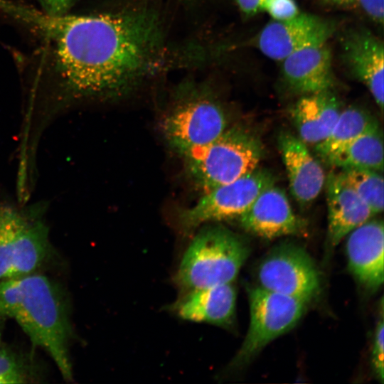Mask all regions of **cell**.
<instances>
[{
    "label": "cell",
    "instance_id": "6da1fadb",
    "mask_svg": "<svg viewBox=\"0 0 384 384\" xmlns=\"http://www.w3.org/2000/svg\"><path fill=\"white\" fill-rule=\"evenodd\" d=\"M11 13L49 38L55 73L75 96L121 95L161 65V21L145 9L69 16L13 5Z\"/></svg>",
    "mask_w": 384,
    "mask_h": 384
},
{
    "label": "cell",
    "instance_id": "7a4b0ae2",
    "mask_svg": "<svg viewBox=\"0 0 384 384\" xmlns=\"http://www.w3.org/2000/svg\"><path fill=\"white\" fill-rule=\"evenodd\" d=\"M0 314L14 319L33 344L45 350L67 380L71 326L65 300L48 277L31 273L0 282Z\"/></svg>",
    "mask_w": 384,
    "mask_h": 384
},
{
    "label": "cell",
    "instance_id": "3957f363",
    "mask_svg": "<svg viewBox=\"0 0 384 384\" xmlns=\"http://www.w3.org/2000/svg\"><path fill=\"white\" fill-rule=\"evenodd\" d=\"M249 253L247 242L235 233L222 226H206L185 251L174 282L185 292L232 283Z\"/></svg>",
    "mask_w": 384,
    "mask_h": 384
},
{
    "label": "cell",
    "instance_id": "277c9868",
    "mask_svg": "<svg viewBox=\"0 0 384 384\" xmlns=\"http://www.w3.org/2000/svg\"><path fill=\"white\" fill-rule=\"evenodd\" d=\"M263 151L255 134L235 127L227 128L214 141L183 158L191 178L205 193L252 172Z\"/></svg>",
    "mask_w": 384,
    "mask_h": 384
},
{
    "label": "cell",
    "instance_id": "5b68a950",
    "mask_svg": "<svg viewBox=\"0 0 384 384\" xmlns=\"http://www.w3.org/2000/svg\"><path fill=\"white\" fill-rule=\"evenodd\" d=\"M41 209L0 206V282L33 273L47 257L48 228Z\"/></svg>",
    "mask_w": 384,
    "mask_h": 384
},
{
    "label": "cell",
    "instance_id": "8992f818",
    "mask_svg": "<svg viewBox=\"0 0 384 384\" xmlns=\"http://www.w3.org/2000/svg\"><path fill=\"white\" fill-rule=\"evenodd\" d=\"M250 324L231 368L247 364L269 343L292 329L303 316L309 302L266 290L248 288Z\"/></svg>",
    "mask_w": 384,
    "mask_h": 384
},
{
    "label": "cell",
    "instance_id": "52a82bcc",
    "mask_svg": "<svg viewBox=\"0 0 384 384\" xmlns=\"http://www.w3.org/2000/svg\"><path fill=\"white\" fill-rule=\"evenodd\" d=\"M227 129L221 106L206 96L177 103L164 117L162 132L168 144L183 157L205 146Z\"/></svg>",
    "mask_w": 384,
    "mask_h": 384
},
{
    "label": "cell",
    "instance_id": "ba28073f",
    "mask_svg": "<svg viewBox=\"0 0 384 384\" xmlns=\"http://www.w3.org/2000/svg\"><path fill=\"white\" fill-rule=\"evenodd\" d=\"M275 178L267 170L252 172L204 193L191 208L179 215V224L186 232L201 225L239 218L258 195L274 184Z\"/></svg>",
    "mask_w": 384,
    "mask_h": 384
},
{
    "label": "cell",
    "instance_id": "9c48e42d",
    "mask_svg": "<svg viewBox=\"0 0 384 384\" xmlns=\"http://www.w3.org/2000/svg\"><path fill=\"white\" fill-rule=\"evenodd\" d=\"M258 286L309 302L319 292L320 278L309 254L298 245L282 244L260 262Z\"/></svg>",
    "mask_w": 384,
    "mask_h": 384
},
{
    "label": "cell",
    "instance_id": "30bf717a",
    "mask_svg": "<svg viewBox=\"0 0 384 384\" xmlns=\"http://www.w3.org/2000/svg\"><path fill=\"white\" fill-rule=\"evenodd\" d=\"M336 28L332 20L300 13L289 20H272L255 36L253 43L265 56L282 61L301 49L327 43Z\"/></svg>",
    "mask_w": 384,
    "mask_h": 384
},
{
    "label": "cell",
    "instance_id": "8fae6325",
    "mask_svg": "<svg viewBox=\"0 0 384 384\" xmlns=\"http://www.w3.org/2000/svg\"><path fill=\"white\" fill-rule=\"evenodd\" d=\"M341 58L348 71L368 89L383 112L384 46L367 28L348 29L341 38Z\"/></svg>",
    "mask_w": 384,
    "mask_h": 384
},
{
    "label": "cell",
    "instance_id": "7c38bea8",
    "mask_svg": "<svg viewBox=\"0 0 384 384\" xmlns=\"http://www.w3.org/2000/svg\"><path fill=\"white\" fill-rule=\"evenodd\" d=\"M238 218L243 229L267 240L301 235L306 229L305 220L294 213L284 190L274 184L263 190Z\"/></svg>",
    "mask_w": 384,
    "mask_h": 384
},
{
    "label": "cell",
    "instance_id": "4fadbf2b",
    "mask_svg": "<svg viewBox=\"0 0 384 384\" xmlns=\"http://www.w3.org/2000/svg\"><path fill=\"white\" fill-rule=\"evenodd\" d=\"M346 249L351 273L367 292H376L384 282L383 221L368 220L352 230Z\"/></svg>",
    "mask_w": 384,
    "mask_h": 384
},
{
    "label": "cell",
    "instance_id": "5bb4252c",
    "mask_svg": "<svg viewBox=\"0 0 384 384\" xmlns=\"http://www.w3.org/2000/svg\"><path fill=\"white\" fill-rule=\"evenodd\" d=\"M277 144L292 195L301 206L310 204L325 184L322 166L310 153L306 144L289 132L279 134Z\"/></svg>",
    "mask_w": 384,
    "mask_h": 384
},
{
    "label": "cell",
    "instance_id": "9a60e30c",
    "mask_svg": "<svg viewBox=\"0 0 384 384\" xmlns=\"http://www.w3.org/2000/svg\"><path fill=\"white\" fill-rule=\"evenodd\" d=\"M282 62V79L295 93L304 95L333 90L336 85L331 51L327 43L301 49Z\"/></svg>",
    "mask_w": 384,
    "mask_h": 384
},
{
    "label": "cell",
    "instance_id": "2e32d148",
    "mask_svg": "<svg viewBox=\"0 0 384 384\" xmlns=\"http://www.w3.org/2000/svg\"><path fill=\"white\" fill-rule=\"evenodd\" d=\"M325 184L328 208L327 244L333 249L373 214L341 172L330 173Z\"/></svg>",
    "mask_w": 384,
    "mask_h": 384
},
{
    "label": "cell",
    "instance_id": "e0dca14e",
    "mask_svg": "<svg viewBox=\"0 0 384 384\" xmlns=\"http://www.w3.org/2000/svg\"><path fill=\"white\" fill-rule=\"evenodd\" d=\"M235 305L236 292L228 283L186 291L171 309L186 321L228 328L234 321Z\"/></svg>",
    "mask_w": 384,
    "mask_h": 384
},
{
    "label": "cell",
    "instance_id": "ac0fdd59",
    "mask_svg": "<svg viewBox=\"0 0 384 384\" xmlns=\"http://www.w3.org/2000/svg\"><path fill=\"white\" fill-rule=\"evenodd\" d=\"M341 112L333 90L302 95L293 105L290 116L299 138L306 144H317L331 132Z\"/></svg>",
    "mask_w": 384,
    "mask_h": 384
},
{
    "label": "cell",
    "instance_id": "d6986e66",
    "mask_svg": "<svg viewBox=\"0 0 384 384\" xmlns=\"http://www.w3.org/2000/svg\"><path fill=\"white\" fill-rule=\"evenodd\" d=\"M326 163L341 169H368L383 173V142L379 126L352 140Z\"/></svg>",
    "mask_w": 384,
    "mask_h": 384
},
{
    "label": "cell",
    "instance_id": "ffe728a7",
    "mask_svg": "<svg viewBox=\"0 0 384 384\" xmlns=\"http://www.w3.org/2000/svg\"><path fill=\"white\" fill-rule=\"evenodd\" d=\"M379 126L366 110L349 107L341 110L328 137L316 145L318 155L327 162L341 148L366 132Z\"/></svg>",
    "mask_w": 384,
    "mask_h": 384
},
{
    "label": "cell",
    "instance_id": "44dd1931",
    "mask_svg": "<svg viewBox=\"0 0 384 384\" xmlns=\"http://www.w3.org/2000/svg\"><path fill=\"white\" fill-rule=\"evenodd\" d=\"M344 179L368 206L373 215L383 210V177L382 172L358 169H341Z\"/></svg>",
    "mask_w": 384,
    "mask_h": 384
},
{
    "label": "cell",
    "instance_id": "7402d4cb",
    "mask_svg": "<svg viewBox=\"0 0 384 384\" xmlns=\"http://www.w3.org/2000/svg\"><path fill=\"white\" fill-rule=\"evenodd\" d=\"M28 373L23 362L11 351L0 347V384L26 383Z\"/></svg>",
    "mask_w": 384,
    "mask_h": 384
},
{
    "label": "cell",
    "instance_id": "603a6c76",
    "mask_svg": "<svg viewBox=\"0 0 384 384\" xmlns=\"http://www.w3.org/2000/svg\"><path fill=\"white\" fill-rule=\"evenodd\" d=\"M384 321L383 311L380 319L375 326L373 346L371 349L370 362L373 371L376 378L383 383L384 378Z\"/></svg>",
    "mask_w": 384,
    "mask_h": 384
},
{
    "label": "cell",
    "instance_id": "cb8c5ba5",
    "mask_svg": "<svg viewBox=\"0 0 384 384\" xmlns=\"http://www.w3.org/2000/svg\"><path fill=\"white\" fill-rule=\"evenodd\" d=\"M261 11H266L275 21L289 20L300 14L295 0H262Z\"/></svg>",
    "mask_w": 384,
    "mask_h": 384
},
{
    "label": "cell",
    "instance_id": "d4e9b609",
    "mask_svg": "<svg viewBox=\"0 0 384 384\" xmlns=\"http://www.w3.org/2000/svg\"><path fill=\"white\" fill-rule=\"evenodd\" d=\"M356 3L372 21L381 26L383 25V0H356Z\"/></svg>",
    "mask_w": 384,
    "mask_h": 384
},
{
    "label": "cell",
    "instance_id": "484cf974",
    "mask_svg": "<svg viewBox=\"0 0 384 384\" xmlns=\"http://www.w3.org/2000/svg\"><path fill=\"white\" fill-rule=\"evenodd\" d=\"M75 0H41L47 13L63 14L71 6Z\"/></svg>",
    "mask_w": 384,
    "mask_h": 384
},
{
    "label": "cell",
    "instance_id": "4316f807",
    "mask_svg": "<svg viewBox=\"0 0 384 384\" xmlns=\"http://www.w3.org/2000/svg\"><path fill=\"white\" fill-rule=\"evenodd\" d=\"M262 0H236L241 12L246 16H252L261 11Z\"/></svg>",
    "mask_w": 384,
    "mask_h": 384
},
{
    "label": "cell",
    "instance_id": "83f0119b",
    "mask_svg": "<svg viewBox=\"0 0 384 384\" xmlns=\"http://www.w3.org/2000/svg\"><path fill=\"white\" fill-rule=\"evenodd\" d=\"M328 5L337 7H350L356 4V0H320Z\"/></svg>",
    "mask_w": 384,
    "mask_h": 384
},
{
    "label": "cell",
    "instance_id": "f1b7e54d",
    "mask_svg": "<svg viewBox=\"0 0 384 384\" xmlns=\"http://www.w3.org/2000/svg\"><path fill=\"white\" fill-rule=\"evenodd\" d=\"M1 316V315L0 314V316ZM0 343H1V332H0Z\"/></svg>",
    "mask_w": 384,
    "mask_h": 384
}]
</instances>
